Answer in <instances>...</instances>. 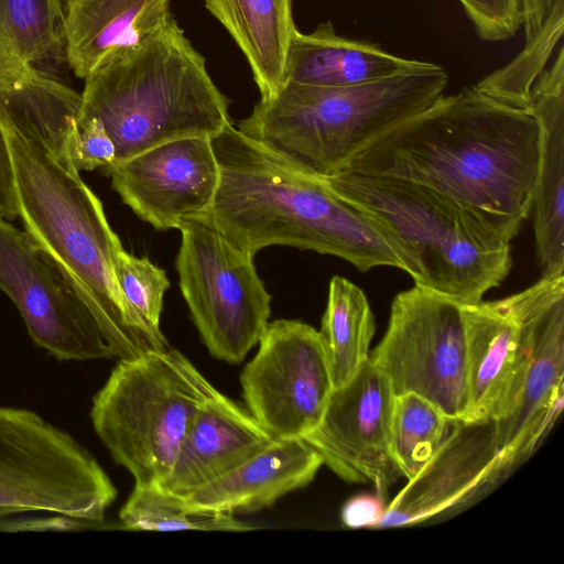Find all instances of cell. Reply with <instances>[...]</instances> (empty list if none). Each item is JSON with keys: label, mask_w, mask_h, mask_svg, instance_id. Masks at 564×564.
Segmentation results:
<instances>
[{"label": "cell", "mask_w": 564, "mask_h": 564, "mask_svg": "<svg viewBox=\"0 0 564 564\" xmlns=\"http://www.w3.org/2000/svg\"><path fill=\"white\" fill-rule=\"evenodd\" d=\"M79 106V93L43 70L0 94L18 217L89 306L115 358L130 359L156 349L133 324L116 281L120 239L69 156Z\"/></svg>", "instance_id": "cell-1"}, {"label": "cell", "mask_w": 564, "mask_h": 564, "mask_svg": "<svg viewBox=\"0 0 564 564\" xmlns=\"http://www.w3.org/2000/svg\"><path fill=\"white\" fill-rule=\"evenodd\" d=\"M539 137L530 111L466 87L438 97L340 172L427 186L470 207L511 241L531 214Z\"/></svg>", "instance_id": "cell-2"}, {"label": "cell", "mask_w": 564, "mask_h": 564, "mask_svg": "<svg viewBox=\"0 0 564 564\" xmlns=\"http://www.w3.org/2000/svg\"><path fill=\"white\" fill-rule=\"evenodd\" d=\"M219 185L196 219L254 257L291 246L340 258L359 271L400 262L369 217L324 178L304 173L232 124L210 139Z\"/></svg>", "instance_id": "cell-3"}, {"label": "cell", "mask_w": 564, "mask_h": 564, "mask_svg": "<svg viewBox=\"0 0 564 564\" xmlns=\"http://www.w3.org/2000/svg\"><path fill=\"white\" fill-rule=\"evenodd\" d=\"M324 180L369 217L414 285L469 304L507 278L511 241L465 204L395 177L339 172Z\"/></svg>", "instance_id": "cell-4"}, {"label": "cell", "mask_w": 564, "mask_h": 564, "mask_svg": "<svg viewBox=\"0 0 564 564\" xmlns=\"http://www.w3.org/2000/svg\"><path fill=\"white\" fill-rule=\"evenodd\" d=\"M229 105L171 15L141 45L85 79L77 121L102 123L117 163L170 141L212 139L231 123Z\"/></svg>", "instance_id": "cell-5"}, {"label": "cell", "mask_w": 564, "mask_h": 564, "mask_svg": "<svg viewBox=\"0 0 564 564\" xmlns=\"http://www.w3.org/2000/svg\"><path fill=\"white\" fill-rule=\"evenodd\" d=\"M447 85L433 63L348 87L284 82L260 99L238 130L295 169L325 178L377 139L431 106Z\"/></svg>", "instance_id": "cell-6"}, {"label": "cell", "mask_w": 564, "mask_h": 564, "mask_svg": "<svg viewBox=\"0 0 564 564\" xmlns=\"http://www.w3.org/2000/svg\"><path fill=\"white\" fill-rule=\"evenodd\" d=\"M212 387L180 351H148L119 360L93 399L91 423L134 485H159Z\"/></svg>", "instance_id": "cell-7"}, {"label": "cell", "mask_w": 564, "mask_h": 564, "mask_svg": "<svg viewBox=\"0 0 564 564\" xmlns=\"http://www.w3.org/2000/svg\"><path fill=\"white\" fill-rule=\"evenodd\" d=\"M117 489L97 459L40 414L0 406V530L96 527Z\"/></svg>", "instance_id": "cell-8"}, {"label": "cell", "mask_w": 564, "mask_h": 564, "mask_svg": "<svg viewBox=\"0 0 564 564\" xmlns=\"http://www.w3.org/2000/svg\"><path fill=\"white\" fill-rule=\"evenodd\" d=\"M176 257L180 289L200 338L215 358L240 364L269 323L271 295L253 256L215 228L181 223Z\"/></svg>", "instance_id": "cell-9"}, {"label": "cell", "mask_w": 564, "mask_h": 564, "mask_svg": "<svg viewBox=\"0 0 564 564\" xmlns=\"http://www.w3.org/2000/svg\"><path fill=\"white\" fill-rule=\"evenodd\" d=\"M394 395L415 393L448 419L467 411V344L460 303L414 285L398 293L387 330L369 355Z\"/></svg>", "instance_id": "cell-10"}, {"label": "cell", "mask_w": 564, "mask_h": 564, "mask_svg": "<svg viewBox=\"0 0 564 564\" xmlns=\"http://www.w3.org/2000/svg\"><path fill=\"white\" fill-rule=\"evenodd\" d=\"M508 299L525 340L527 364L510 405L494 421L506 474L532 455L563 409L564 273L542 275Z\"/></svg>", "instance_id": "cell-11"}, {"label": "cell", "mask_w": 564, "mask_h": 564, "mask_svg": "<svg viewBox=\"0 0 564 564\" xmlns=\"http://www.w3.org/2000/svg\"><path fill=\"white\" fill-rule=\"evenodd\" d=\"M0 290L34 344L64 361L113 359L95 315L59 264L0 215Z\"/></svg>", "instance_id": "cell-12"}, {"label": "cell", "mask_w": 564, "mask_h": 564, "mask_svg": "<svg viewBox=\"0 0 564 564\" xmlns=\"http://www.w3.org/2000/svg\"><path fill=\"white\" fill-rule=\"evenodd\" d=\"M240 376L248 411L273 440L303 438L334 390L318 330L297 319L268 323Z\"/></svg>", "instance_id": "cell-13"}, {"label": "cell", "mask_w": 564, "mask_h": 564, "mask_svg": "<svg viewBox=\"0 0 564 564\" xmlns=\"http://www.w3.org/2000/svg\"><path fill=\"white\" fill-rule=\"evenodd\" d=\"M393 400L389 381L368 359L333 390L321 422L303 440L341 479L382 491L402 477L390 443Z\"/></svg>", "instance_id": "cell-14"}, {"label": "cell", "mask_w": 564, "mask_h": 564, "mask_svg": "<svg viewBox=\"0 0 564 564\" xmlns=\"http://www.w3.org/2000/svg\"><path fill=\"white\" fill-rule=\"evenodd\" d=\"M104 171L122 202L158 230L178 229L182 221L205 213L219 185L207 138L170 141Z\"/></svg>", "instance_id": "cell-15"}, {"label": "cell", "mask_w": 564, "mask_h": 564, "mask_svg": "<svg viewBox=\"0 0 564 564\" xmlns=\"http://www.w3.org/2000/svg\"><path fill=\"white\" fill-rule=\"evenodd\" d=\"M506 475L494 421H456L433 457L384 509L376 528L416 524L458 511Z\"/></svg>", "instance_id": "cell-16"}, {"label": "cell", "mask_w": 564, "mask_h": 564, "mask_svg": "<svg viewBox=\"0 0 564 564\" xmlns=\"http://www.w3.org/2000/svg\"><path fill=\"white\" fill-rule=\"evenodd\" d=\"M467 344V411L463 421H496L510 405L527 346L508 296L460 304Z\"/></svg>", "instance_id": "cell-17"}, {"label": "cell", "mask_w": 564, "mask_h": 564, "mask_svg": "<svg viewBox=\"0 0 564 564\" xmlns=\"http://www.w3.org/2000/svg\"><path fill=\"white\" fill-rule=\"evenodd\" d=\"M274 441L248 410L212 387L171 471L156 486L187 498L229 474Z\"/></svg>", "instance_id": "cell-18"}, {"label": "cell", "mask_w": 564, "mask_h": 564, "mask_svg": "<svg viewBox=\"0 0 564 564\" xmlns=\"http://www.w3.org/2000/svg\"><path fill=\"white\" fill-rule=\"evenodd\" d=\"M539 124L531 214L542 275L564 273V52L535 82L528 106Z\"/></svg>", "instance_id": "cell-19"}, {"label": "cell", "mask_w": 564, "mask_h": 564, "mask_svg": "<svg viewBox=\"0 0 564 564\" xmlns=\"http://www.w3.org/2000/svg\"><path fill=\"white\" fill-rule=\"evenodd\" d=\"M171 0H64L65 61L86 79L138 47L172 15Z\"/></svg>", "instance_id": "cell-20"}, {"label": "cell", "mask_w": 564, "mask_h": 564, "mask_svg": "<svg viewBox=\"0 0 564 564\" xmlns=\"http://www.w3.org/2000/svg\"><path fill=\"white\" fill-rule=\"evenodd\" d=\"M322 458L303 438L275 440L242 465L185 498L220 511L254 512L310 484Z\"/></svg>", "instance_id": "cell-21"}, {"label": "cell", "mask_w": 564, "mask_h": 564, "mask_svg": "<svg viewBox=\"0 0 564 564\" xmlns=\"http://www.w3.org/2000/svg\"><path fill=\"white\" fill-rule=\"evenodd\" d=\"M379 46L336 34L333 23H321L313 33L293 34L284 65V82L316 87H348L392 77L426 66Z\"/></svg>", "instance_id": "cell-22"}, {"label": "cell", "mask_w": 564, "mask_h": 564, "mask_svg": "<svg viewBox=\"0 0 564 564\" xmlns=\"http://www.w3.org/2000/svg\"><path fill=\"white\" fill-rule=\"evenodd\" d=\"M245 54L261 98L273 97L284 83L288 48L295 31L292 0H205Z\"/></svg>", "instance_id": "cell-23"}, {"label": "cell", "mask_w": 564, "mask_h": 564, "mask_svg": "<svg viewBox=\"0 0 564 564\" xmlns=\"http://www.w3.org/2000/svg\"><path fill=\"white\" fill-rule=\"evenodd\" d=\"M64 0H0V94L65 59Z\"/></svg>", "instance_id": "cell-24"}, {"label": "cell", "mask_w": 564, "mask_h": 564, "mask_svg": "<svg viewBox=\"0 0 564 564\" xmlns=\"http://www.w3.org/2000/svg\"><path fill=\"white\" fill-rule=\"evenodd\" d=\"M375 330L364 291L343 276H333L318 335L334 389L348 382L368 361Z\"/></svg>", "instance_id": "cell-25"}, {"label": "cell", "mask_w": 564, "mask_h": 564, "mask_svg": "<svg viewBox=\"0 0 564 564\" xmlns=\"http://www.w3.org/2000/svg\"><path fill=\"white\" fill-rule=\"evenodd\" d=\"M122 525L143 531H249L234 513L189 503L156 485L137 486L119 512Z\"/></svg>", "instance_id": "cell-26"}, {"label": "cell", "mask_w": 564, "mask_h": 564, "mask_svg": "<svg viewBox=\"0 0 564 564\" xmlns=\"http://www.w3.org/2000/svg\"><path fill=\"white\" fill-rule=\"evenodd\" d=\"M455 422L423 397L415 393L394 395L390 443L402 477L410 480L426 465Z\"/></svg>", "instance_id": "cell-27"}, {"label": "cell", "mask_w": 564, "mask_h": 564, "mask_svg": "<svg viewBox=\"0 0 564 564\" xmlns=\"http://www.w3.org/2000/svg\"><path fill=\"white\" fill-rule=\"evenodd\" d=\"M564 0H556L539 32L525 43L521 53L502 68L475 85L488 96L507 105L528 109L532 88L564 30Z\"/></svg>", "instance_id": "cell-28"}, {"label": "cell", "mask_w": 564, "mask_h": 564, "mask_svg": "<svg viewBox=\"0 0 564 564\" xmlns=\"http://www.w3.org/2000/svg\"><path fill=\"white\" fill-rule=\"evenodd\" d=\"M113 271L120 293L138 330L156 350L169 349L160 328L163 300L170 281L163 269L147 258H138L120 247L113 258Z\"/></svg>", "instance_id": "cell-29"}, {"label": "cell", "mask_w": 564, "mask_h": 564, "mask_svg": "<svg viewBox=\"0 0 564 564\" xmlns=\"http://www.w3.org/2000/svg\"><path fill=\"white\" fill-rule=\"evenodd\" d=\"M67 143L70 160L79 172L106 169L116 161L115 143L96 118L85 121L76 119Z\"/></svg>", "instance_id": "cell-30"}, {"label": "cell", "mask_w": 564, "mask_h": 564, "mask_svg": "<svg viewBox=\"0 0 564 564\" xmlns=\"http://www.w3.org/2000/svg\"><path fill=\"white\" fill-rule=\"evenodd\" d=\"M486 41H502L513 36L522 24L521 0H459Z\"/></svg>", "instance_id": "cell-31"}, {"label": "cell", "mask_w": 564, "mask_h": 564, "mask_svg": "<svg viewBox=\"0 0 564 564\" xmlns=\"http://www.w3.org/2000/svg\"><path fill=\"white\" fill-rule=\"evenodd\" d=\"M0 215L7 219L18 217L14 174L8 142L0 124Z\"/></svg>", "instance_id": "cell-32"}, {"label": "cell", "mask_w": 564, "mask_h": 564, "mask_svg": "<svg viewBox=\"0 0 564 564\" xmlns=\"http://www.w3.org/2000/svg\"><path fill=\"white\" fill-rule=\"evenodd\" d=\"M384 509L373 497H358L350 500L343 510V521L351 528H376Z\"/></svg>", "instance_id": "cell-33"}, {"label": "cell", "mask_w": 564, "mask_h": 564, "mask_svg": "<svg viewBox=\"0 0 564 564\" xmlns=\"http://www.w3.org/2000/svg\"><path fill=\"white\" fill-rule=\"evenodd\" d=\"M556 0H521L525 43L541 29Z\"/></svg>", "instance_id": "cell-34"}]
</instances>
